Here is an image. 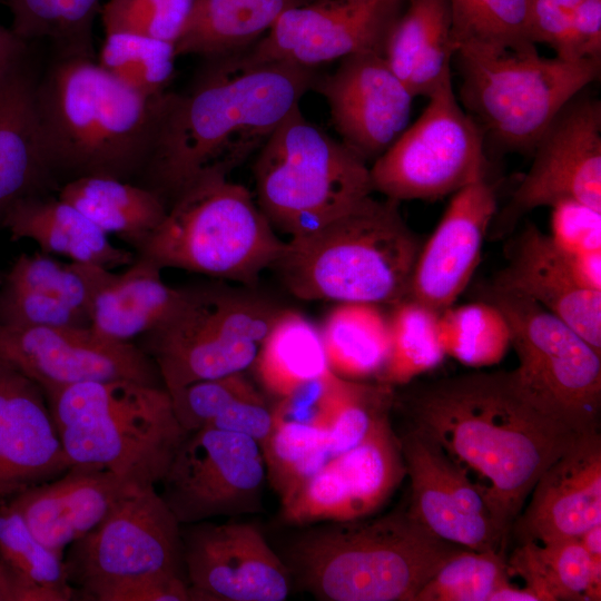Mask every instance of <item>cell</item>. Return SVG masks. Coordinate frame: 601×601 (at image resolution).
<instances>
[{"mask_svg": "<svg viewBox=\"0 0 601 601\" xmlns=\"http://www.w3.org/2000/svg\"><path fill=\"white\" fill-rule=\"evenodd\" d=\"M206 61L186 91L160 97L139 184L167 206L204 177H229L300 106L318 77L314 68L255 61L246 51Z\"/></svg>", "mask_w": 601, "mask_h": 601, "instance_id": "cell-1", "label": "cell"}, {"mask_svg": "<svg viewBox=\"0 0 601 601\" xmlns=\"http://www.w3.org/2000/svg\"><path fill=\"white\" fill-rule=\"evenodd\" d=\"M411 428L435 443L510 531L542 473L582 434L549 417L510 372H475L412 391Z\"/></svg>", "mask_w": 601, "mask_h": 601, "instance_id": "cell-2", "label": "cell"}, {"mask_svg": "<svg viewBox=\"0 0 601 601\" xmlns=\"http://www.w3.org/2000/svg\"><path fill=\"white\" fill-rule=\"evenodd\" d=\"M161 95L132 90L91 58L56 57L38 78L36 106L45 160L59 188L82 177L140 179Z\"/></svg>", "mask_w": 601, "mask_h": 601, "instance_id": "cell-3", "label": "cell"}, {"mask_svg": "<svg viewBox=\"0 0 601 601\" xmlns=\"http://www.w3.org/2000/svg\"><path fill=\"white\" fill-rule=\"evenodd\" d=\"M421 246L400 203L370 195L322 227L289 237L272 268L302 300L392 306L407 296Z\"/></svg>", "mask_w": 601, "mask_h": 601, "instance_id": "cell-4", "label": "cell"}, {"mask_svg": "<svg viewBox=\"0 0 601 601\" xmlns=\"http://www.w3.org/2000/svg\"><path fill=\"white\" fill-rule=\"evenodd\" d=\"M466 549L431 534L407 510L312 529L290 546L303 587L325 601H415L445 561Z\"/></svg>", "mask_w": 601, "mask_h": 601, "instance_id": "cell-5", "label": "cell"}, {"mask_svg": "<svg viewBox=\"0 0 601 601\" xmlns=\"http://www.w3.org/2000/svg\"><path fill=\"white\" fill-rule=\"evenodd\" d=\"M43 394L71 465L100 467L138 487L161 482L187 435L164 386L116 378Z\"/></svg>", "mask_w": 601, "mask_h": 601, "instance_id": "cell-6", "label": "cell"}, {"mask_svg": "<svg viewBox=\"0 0 601 601\" xmlns=\"http://www.w3.org/2000/svg\"><path fill=\"white\" fill-rule=\"evenodd\" d=\"M76 599L189 601L181 524L156 486L135 487L65 552Z\"/></svg>", "mask_w": 601, "mask_h": 601, "instance_id": "cell-7", "label": "cell"}, {"mask_svg": "<svg viewBox=\"0 0 601 601\" xmlns=\"http://www.w3.org/2000/svg\"><path fill=\"white\" fill-rule=\"evenodd\" d=\"M285 246L255 197L229 177H204L183 190L136 256L250 287Z\"/></svg>", "mask_w": 601, "mask_h": 601, "instance_id": "cell-8", "label": "cell"}, {"mask_svg": "<svg viewBox=\"0 0 601 601\" xmlns=\"http://www.w3.org/2000/svg\"><path fill=\"white\" fill-rule=\"evenodd\" d=\"M256 201L276 231L304 235L374 193L370 166L296 107L257 151Z\"/></svg>", "mask_w": 601, "mask_h": 601, "instance_id": "cell-9", "label": "cell"}, {"mask_svg": "<svg viewBox=\"0 0 601 601\" xmlns=\"http://www.w3.org/2000/svg\"><path fill=\"white\" fill-rule=\"evenodd\" d=\"M282 308L247 286L209 283L183 288L170 314L139 337L165 388L244 373Z\"/></svg>", "mask_w": 601, "mask_h": 601, "instance_id": "cell-10", "label": "cell"}, {"mask_svg": "<svg viewBox=\"0 0 601 601\" xmlns=\"http://www.w3.org/2000/svg\"><path fill=\"white\" fill-rule=\"evenodd\" d=\"M460 102L509 150L531 151L575 96L600 73L601 59L566 60L525 49H459Z\"/></svg>", "mask_w": 601, "mask_h": 601, "instance_id": "cell-11", "label": "cell"}, {"mask_svg": "<svg viewBox=\"0 0 601 601\" xmlns=\"http://www.w3.org/2000/svg\"><path fill=\"white\" fill-rule=\"evenodd\" d=\"M483 298L501 309L519 366V393L549 417L584 434L599 431L601 353L536 302L489 285Z\"/></svg>", "mask_w": 601, "mask_h": 601, "instance_id": "cell-12", "label": "cell"}, {"mask_svg": "<svg viewBox=\"0 0 601 601\" xmlns=\"http://www.w3.org/2000/svg\"><path fill=\"white\" fill-rule=\"evenodd\" d=\"M420 117L370 167L373 190L396 200H434L485 178L481 127L460 104L452 70Z\"/></svg>", "mask_w": 601, "mask_h": 601, "instance_id": "cell-13", "label": "cell"}, {"mask_svg": "<svg viewBox=\"0 0 601 601\" xmlns=\"http://www.w3.org/2000/svg\"><path fill=\"white\" fill-rule=\"evenodd\" d=\"M265 479L256 441L203 427L183 440L159 483V494L181 525L190 524L256 512Z\"/></svg>", "mask_w": 601, "mask_h": 601, "instance_id": "cell-14", "label": "cell"}, {"mask_svg": "<svg viewBox=\"0 0 601 601\" xmlns=\"http://www.w3.org/2000/svg\"><path fill=\"white\" fill-rule=\"evenodd\" d=\"M0 366L30 380L42 392L116 378L164 386L155 363L137 344L109 339L90 326L0 324Z\"/></svg>", "mask_w": 601, "mask_h": 601, "instance_id": "cell-15", "label": "cell"}, {"mask_svg": "<svg viewBox=\"0 0 601 601\" xmlns=\"http://www.w3.org/2000/svg\"><path fill=\"white\" fill-rule=\"evenodd\" d=\"M405 475L400 439L385 414L362 442L283 497L282 516L297 525L364 519L387 502Z\"/></svg>", "mask_w": 601, "mask_h": 601, "instance_id": "cell-16", "label": "cell"}, {"mask_svg": "<svg viewBox=\"0 0 601 601\" xmlns=\"http://www.w3.org/2000/svg\"><path fill=\"white\" fill-rule=\"evenodd\" d=\"M406 0H312L280 14L246 55L314 68L358 53L384 56Z\"/></svg>", "mask_w": 601, "mask_h": 601, "instance_id": "cell-17", "label": "cell"}, {"mask_svg": "<svg viewBox=\"0 0 601 601\" xmlns=\"http://www.w3.org/2000/svg\"><path fill=\"white\" fill-rule=\"evenodd\" d=\"M532 152L531 167L501 218L502 229L530 210L565 200L601 211V104L597 98L575 96Z\"/></svg>", "mask_w": 601, "mask_h": 601, "instance_id": "cell-18", "label": "cell"}, {"mask_svg": "<svg viewBox=\"0 0 601 601\" xmlns=\"http://www.w3.org/2000/svg\"><path fill=\"white\" fill-rule=\"evenodd\" d=\"M191 601H283L290 570L253 524H183Z\"/></svg>", "mask_w": 601, "mask_h": 601, "instance_id": "cell-19", "label": "cell"}, {"mask_svg": "<svg viewBox=\"0 0 601 601\" xmlns=\"http://www.w3.org/2000/svg\"><path fill=\"white\" fill-rule=\"evenodd\" d=\"M326 101L338 139L366 162L380 157L410 125L414 96L382 53L341 59L313 89Z\"/></svg>", "mask_w": 601, "mask_h": 601, "instance_id": "cell-20", "label": "cell"}, {"mask_svg": "<svg viewBox=\"0 0 601 601\" xmlns=\"http://www.w3.org/2000/svg\"><path fill=\"white\" fill-rule=\"evenodd\" d=\"M398 439L411 481L410 515L449 543L504 552L509 531L497 523L482 494L444 452L413 428Z\"/></svg>", "mask_w": 601, "mask_h": 601, "instance_id": "cell-21", "label": "cell"}, {"mask_svg": "<svg viewBox=\"0 0 601 601\" xmlns=\"http://www.w3.org/2000/svg\"><path fill=\"white\" fill-rule=\"evenodd\" d=\"M495 214V193L485 178L454 193L435 230L421 246L406 298L439 313L453 306L479 265Z\"/></svg>", "mask_w": 601, "mask_h": 601, "instance_id": "cell-22", "label": "cell"}, {"mask_svg": "<svg viewBox=\"0 0 601 601\" xmlns=\"http://www.w3.org/2000/svg\"><path fill=\"white\" fill-rule=\"evenodd\" d=\"M515 519L520 543L580 538L601 524V436L580 435L539 477Z\"/></svg>", "mask_w": 601, "mask_h": 601, "instance_id": "cell-23", "label": "cell"}, {"mask_svg": "<svg viewBox=\"0 0 601 601\" xmlns=\"http://www.w3.org/2000/svg\"><path fill=\"white\" fill-rule=\"evenodd\" d=\"M70 466L41 388L0 366V501Z\"/></svg>", "mask_w": 601, "mask_h": 601, "instance_id": "cell-24", "label": "cell"}, {"mask_svg": "<svg viewBox=\"0 0 601 601\" xmlns=\"http://www.w3.org/2000/svg\"><path fill=\"white\" fill-rule=\"evenodd\" d=\"M490 285L536 302L601 353V290L575 279L563 252L538 226L521 231Z\"/></svg>", "mask_w": 601, "mask_h": 601, "instance_id": "cell-25", "label": "cell"}, {"mask_svg": "<svg viewBox=\"0 0 601 601\" xmlns=\"http://www.w3.org/2000/svg\"><path fill=\"white\" fill-rule=\"evenodd\" d=\"M135 487L110 471L76 464L7 501L33 534L63 558L73 542L93 530Z\"/></svg>", "mask_w": 601, "mask_h": 601, "instance_id": "cell-26", "label": "cell"}, {"mask_svg": "<svg viewBox=\"0 0 601 601\" xmlns=\"http://www.w3.org/2000/svg\"><path fill=\"white\" fill-rule=\"evenodd\" d=\"M26 51L0 69V221L18 200L59 189L42 151L38 77Z\"/></svg>", "mask_w": 601, "mask_h": 601, "instance_id": "cell-27", "label": "cell"}, {"mask_svg": "<svg viewBox=\"0 0 601 601\" xmlns=\"http://www.w3.org/2000/svg\"><path fill=\"white\" fill-rule=\"evenodd\" d=\"M75 264L87 285L90 327L112 341L130 343L150 332L181 296L183 288L166 284L162 269L140 256L120 273Z\"/></svg>", "mask_w": 601, "mask_h": 601, "instance_id": "cell-28", "label": "cell"}, {"mask_svg": "<svg viewBox=\"0 0 601 601\" xmlns=\"http://www.w3.org/2000/svg\"><path fill=\"white\" fill-rule=\"evenodd\" d=\"M0 324L90 326L88 290L77 265L49 254H20L3 273Z\"/></svg>", "mask_w": 601, "mask_h": 601, "instance_id": "cell-29", "label": "cell"}, {"mask_svg": "<svg viewBox=\"0 0 601 601\" xmlns=\"http://www.w3.org/2000/svg\"><path fill=\"white\" fill-rule=\"evenodd\" d=\"M12 240L30 239L40 252L108 269L130 265L135 252L114 245L109 236L79 209L49 194L14 203L0 221Z\"/></svg>", "mask_w": 601, "mask_h": 601, "instance_id": "cell-30", "label": "cell"}, {"mask_svg": "<svg viewBox=\"0 0 601 601\" xmlns=\"http://www.w3.org/2000/svg\"><path fill=\"white\" fill-rule=\"evenodd\" d=\"M406 1L387 37L384 58L414 97H427L455 55L450 4L449 0Z\"/></svg>", "mask_w": 601, "mask_h": 601, "instance_id": "cell-31", "label": "cell"}, {"mask_svg": "<svg viewBox=\"0 0 601 601\" xmlns=\"http://www.w3.org/2000/svg\"><path fill=\"white\" fill-rule=\"evenodd\" d=\"M312 0H194L176 57L214 60L250 49L286 10Z\"/></svg>", "mask_w": 601, "mask_h": 601, "instance_id": "cell-32", "label": "cell"}, {"mask_svg": "<svg viewBox=\"0 0 601 601\" xmlns=\"http://www.w3.org/2000/svg\"><path fill=\"white\" fill-rule=\"evenodd\" d=\"M58 196L108 236L116 235L129 245L135 254L149 240L168 208L152 189L108 177L73 179L60 186Z\"/></svg>", "mask_w": 601, "mask_h": 601, "instance_id": "cell-33", "label": "cell"}, {"mask_svg": "<svg viewBox=\"0 0 601 601\" xmlns=\"http://www.w3.org/2000/svg\"><path fill=\"white\" fill-rule=\"evenodd\" d=\"M262 386L283 397L328 372L321 328L303 314L282 308L253 364Z\"/></svg>", "mask_w": 601, "mask_h": 601, "instance_id": "cell-34", "label": "cell"}, {"mask_svg": "<svg viewBox=\"0 0 601 601\" xmlns=\"http://www.w3.org/2000/svg\"><path fill=\"white\" fill-rule=\"evenodd\" d=\"M382 305L337 303L321 328L329 370L338 377L365 381L382 373L390 353L388 315Z\"/></svg>", "mask_w": 601, "mask_h": 601, "instance_id": "cell-35", "label": "cell"}, {"mask_svg": "<svg viewBox=\"0 0 601 601\" xmlns=\"http://www.w3.org/2000/svg\"><path fill=\"white\" fill-rule=\"evenodd\" d=\"M0 561L18 583L22 601L76 599L63 558L33 534L8 501H0Z\"/></svg>", "mask_w": 601, "mask_h": 601, "instance_id": "cell-36", "label": "cell"}, {"mask_svg": "<svg viewBox=\"0 0 601 601\" xmlns=\"http://www.w3.org/2000/svg\"><path fill=\"white\" fill-rule=\"evenodd\" d=\"M579 538L549 543L524 542L508 560L511 575H519L540 601L587 600L595 564Z\"/></svg>", "mask_w": 601, "mask_h": 601, "instance_id": "cell-37", "label": "cell"}, {"mask_svg": "<svg viewBox=\"0 0 601 601\" xmlns=\"http://www.w3.org/2000/svg\"><path fill=\"white\" fill-rule=\"evenodd\" d=\"M441 313L410 298L392 305L391 345L376 382L394 387L436 367L446 355L440 334Z\"/></svg>", "mask_w": 601, "mask_h": 601, "instance_id": "cell-38", "label": "cell"}, {"mask_svg": "<svg viewBox=\"0 0 601 601\" xmlns=\"http://www.w3.org/2000/svg\"><path fill=\"white\" fill-rule=\"evenodd\" d=\"M12 31L22 40L47 38L58 56L93 53L99 0H7Z\"/></svg>", "mask_w": 601, "mask_h": 601, "instance_id": "cell-39", "label": "cell"}, {"mask_svg": "<svg viewBox=\"0 0 601 601\" xmlns=\"http://www.w3.org/2000/svg\"><path fill=\"white\" fill-rule=\"evenodd\" d=\"M451 40L459 49H525L535 43L529 0H449Z\"/></svg>", "mask_w": 601, "mask_h": 601, "instance_id": "cell-40", "label": "cell"}, {"mask_svg": "<svg viewBox=\"0 0 601 601\" xmlns=\"http://www.w3.org/2000/svg\"><path fill=\"white\" fill-rule=\"evenodd\" d=\"M440 334L445 354L473 367L500 362L511 346L505 316L485 299L442 312Z\"/></svg>", "mask_w": 601, "mask_h": 601, "instance_id": "cell-41", "label": "cell"}, {"mask_svg": "<svg viewBox=\"0 0 601 601\" xmlns=\"http://www.w3.org/2000/svg\"><path fill=\"white\" fill-rule=\"evenodd\" d=\"M176 58L173 42L111 32L106 33L98 63L132 90L157 97L174 78Z\"/></svg>", "mask_w": 601, "mask_h": 601, "instance_id": "cell-42", "label": "cell"}, {"mask_svg": "<svg viewBox=\"0 0 601 601\" xmlns=\"http://www.w3.org/2000/svg\"><path fill=\"white\" fill-rule=\"evenodd\" d=\"M260 450L266 477L280 500L332 457L326 431L282 421H273Z\"/></svg>", "mask_w": 601, "mask_h": 601, "instance_id": "cell-43", "label": "cell"}, {"mask_svg": "<svg viewBox=\"0 0 601 601\" xmlns=\"http://www.w3.org/2000/svg\"><path fill=\"white\" fill-rule=\"evenodd\" d=\"M510 577L504 552L462 549L425 583L415 601H490Z\"/></svg>", "mask_w": 601, "mask_h": 601, "instance_id": "cell-44", "label": "cell"}, {"mask_svg": "<svg viewBox=\"0 0 601 601\" xmlns=\"http://www.w3.org/2000/svg\"><path fill=\"white\" fill-rule=\"evenodd\" d=\"M394 401L393 387L339 377L333 403L327 442L331 456L356 446Z\"/></svg>", "mask_w": 601, "mask_h": 601, "instance_id": "cell-45", "label": "cell"}, {"mask_svg": "<svg viewBox=\"0 0 601 601\" xmlns=\"http://www.w3.org/2000/svg\"><path fill=\"white\" fill-rule=\"evenodd\" d=\"M194 0H108L101 18L106 33L122 32L175 43Z\"/></svg>", "mask_w": 601, "mask_h": 601, "instance_id": "cell-46", "label": "cell"}, {"mask_svg": "<svg viewBox=\"0 0 601 601\" xmlns=\"http://www.w3.org/2000/svg\"><path fill=\"white\" fill-rule=\"evenodd\" d=\"M256 387L244 373L189 384L169 393L176 417L187 432L206 427L236 398Z\"/></svg>", "mask_w": 601, "mask_h": 601, "instance_id": "cell-47", "label": "cell"}, {"mask_svg": "<svg viewBox=\"0 0 601 601\" xmlns=\"http://www.w3.org/2000/svg\"><path fill=\"white\" fill-rule=\"evenodd\" d=\"M552 208L550 238L565 253L601 252V211L579 201H561Z\"/></svg>", "mask_w": 601, "mask_h": 601, "instance_id": "cell-48", "label": "cell"}, {"mask_svg": "<svg viewBox=\"0 0 601 601\" xmlns=\"http://www.w3.org/2000/svg\"><path fill=\"white\" fill-rule=\"evenodd\" d=\"M272 425V410L255 388L233 401L206 427L248 436L262 447L269 436Z\"/></svg>", "mask_w": 601, "mask_h": 601, "instance_id": "cell-49", "label": "cell"}, {"mask_svg": "<svg viewBox=\"0 0 601 601\" xmlns=\"http://www.w3.org/2000/svg\"><path fill=\"white\" fill-rule=\"evenodd\" d=\"M582 0H529V26L532 41L551 47L560 57L574 12Z\"/></svg>", "mask_w": 601, "mask_h": 601, "instance_id": "cell-50", "label": "cell"}, {"mask_svg": "<svg viewBox=\"0 0 601 601\" xmlns=\"http://www.w3.org/2000/svg\"><path fill=\"white\" fill-rule=\"evenodd\" d=\"M601 0H582L572 19L559 58L566 60L600 59Z\"/></svg>", "mask_w": 601, "mask_h": 601, "instance_id": "cell-51", "label": "cell"}, {"mask_svg": "<svg viewBox=\"0 0 601 601\" xmlns=\"http://www.w3.org/2000/svg\"><path fill=\"white\" fill-rule=\"evenodd\" d=\"M490 601H540L539 597L524 588H515L510 582L496 591Z\"/></svg>", "mask_w": 601, "mask_h": 601, "instance_id": "cell-52", "label": "cell"}, {"mask_svg": "<svg viewBox=\"0 0 601 601\" xmlns=\"http://www.w3.org/2000/svg\"><path fill=\"white\" fill-rule=\"evenodd\" d=\"M0 601H22L18 583L0 561Z\"/></svg>", "mask_w": 601, "mask_h": 601, "instance_id": "cell-53", "label": "cell"}, {"mask_svg": "<svg viewBox=\"0 0 601 601\" xmlns=\"http://www.w3.org/2000/svg\"><path fill=\"white\" fill-rule=\"evenodd\" d=\"M579 539L591 559L601 560V524L591 528Z\"/></svg>", "mask_w": 601, "mask_h": 601, "instance_id": "cell-54", "label": "cell"}, {"mask_svg": "<svg viewBox=\"0 0 601 601\" xmlns=\"http://www.w3.org/2000/svg\"><path fill=\"white\" fill-rule=\"evenodd\" d=\"M27 41L0 24V53L13 52L27 47Z\"/></svg>", "mask_w": 601, "mask_h": 601, "instance_id": "cell-55", "label": "cell"}, {"mask_svg": "<svg viewBox=\"0 0 601 601\" xmlns=\"http://www.w3.org/2000/svg\"><path fill=\"white\" fill-rule=\"evenodd\" d=\"M26 50H27V47L21 50L13 51V52L0 53V69H2L4 66H7L10 61H12L14 58L20 56Z\"/></svg>", "mask_w": 601, "mask_h": 601, "instance_id": "cell-56", "label": "cell"}, {"mask_svg": "<svg viewBox=\"0 0 601 601\" xmlns=\"http://www.w3.org/2000/svg\"><path fill=\"white\" fill-rule=\"evenodd\" d=\"M2 279H3V273L0 270V287H1V284H2Z\"/></svg>", "mask_w": 601, "mask_h": 601, "instance_id": "cell-57", "label": "cell"}]
</instances>
